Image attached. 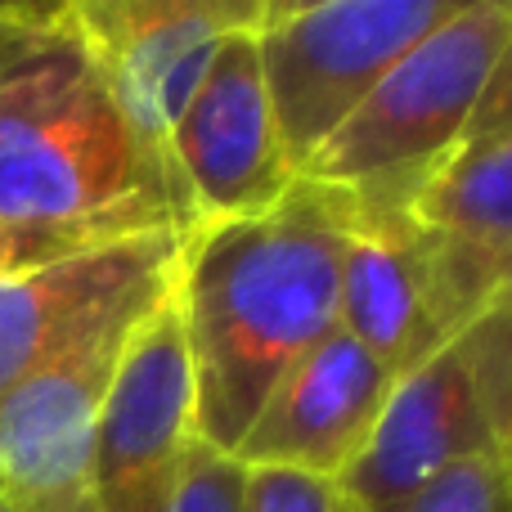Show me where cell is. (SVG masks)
Listing matches in <instances>:
<instances>
[{"label": "cell", "instance_id": "30bf717a", "mask_svg": "<svg viewBox=\"0 0 512 512\" xmlns=\"http://www.w3.org/2000/svg\"><path fill=\"white\" fill-rule=\"evenodd\" d=\"M261 9L265 0H72L126 122L162 158L212 54L225 36L261 23Z\"/></svg>", "mask_w": 512, "mask_h": 512}, {"label": "cell", "instance_id": "ba28073f", "mask_svg": "<svg viewBox=\"0 0 512 512\" xmlns=\"http://www.w3.org/2000/svg\"><path fill=\"white\" fill-rule=\"evenodd\" d=\"M194 445V364L171 283L135 319L99 409V512H167L171 486Z\"/></svg>", "mask_w": 512, "mask_h": 512}, {"label": "cell", "instance_id": "ac0fdd59", "mask_svg": "<svg viewBox=\"0 0 512 512\" xmlns=\"http://www.w3.org/2000/svg\"><path fill=\"white\" fill-rule=\"evenodd\" d=\"M0 512H14V508H9V504H5V499H0Z\"/></svg>", "mask_w": 512, "mask_h": 512}, {"label": "cell", "instance_id": "8992f818", "mask_svg": "<svg viewBox=\"0 0 512 512\" xmlns=\"http://www.w3.org/2000/svg\"><path fill=\"white\" fill-rule=\"evenodd\" d=\"M450 333L512 297V68L490 81L450 153L405 194Z\"/></svg>", "mask_w": 512, "mask_h": 512}, {"label": "cell", "instance_id": "2e32d148", "mask_svg": "<svg viewBox=\"0 0 512 512\" xmlns=\"http://www.w3.org/2000/svg\"><path fill=\"white\" fill-rule=\"evenodd\" d=\"M243 504V463L194 445L171 486L167 512H239Z\"/></svg>", "mask_w": 512, "mask_h": 512}, {"label": "cell", "instance_id": "3957f363", "mask_svg": "<svg viewBox=\"0 0 512 512\" xmlns=\"http://www.w3.org/2000/svg\"><path fill=\"white\" fill-rule=\"evenodd\" d=\"M508 54L504 0H459L441 27L382 72L297 176L355 198H405L459 144Z\"/></svg>", "mask_w": 512, "mask_h": 512}, {"label": "cell", "instance_id": "52a82bcc", "mask_svg": "<svg viewBox=\"0 0 512 512\" xmlns=\"http://www.w3.org/2000/svg\"><path fill=\"white\" fill-rule=\"evenodd\" d=\"M162 292L99 319L86 337H77L0 400V499L14 512H99V409L135 319Z\"/></svg>", "mask_w": 512, "mask_h": 512}, {"label": "cell", "instance_id": "9a60e30c", "mask_svg": "<svg viewBox=\"0 0 512 512\" xmlns=\"http://www.w3.org/2000/svg\"><path fill=\"white\" fill-rule=\"evenodd\" d=\"M239 512H364L337 481L292 468H243Z\"/></svg>", "mask_w": 512, "mask_h": 512}, {"label": "cell", "instance_id": "4fadbf2b", "mask_svg": "<svg viewBox=\"0 0 512 512\" xmlns=\"http://www.w3.org/2000/svg\"><path fill=\"white\" fill-rule=\"evenodd\" d=\"M337 328L351 333L391 378L450 342L432 261L405 216V198H355L337 283Z\"/></svg>", "mask_w": 512, "mask_h": 512}, {"label": "cell", "instance_id": "7a4b0ae2", "mask_svg": "<svg viewBox=\"0 0 512 512\" xmlns=\"http://www.w3.org/2000/svg\"><path fill=\"white\" fill-rule=\"evenodd\" d=\"M346 230L351 194L297 176L279 203L185 239L176 301L203 450H239L274 382L337 328Z\"/></svg>", "mask_w": 512, "mask_h": 512}, {"label": "cell", "instance_id": "8fae6325", "mask_svg": "<svg viewBox=\"0 0 512 512\" xmlns=\"http://www.w3.org/2000/svg\"><path fill=\"white\" fill-rule=\"evenodd\" d=\"M180 256L185 234L153 230L0 279V400L99 319L171 288Z\"/></svg>", "mask_w": 512, "mask_h": 512}, {"label": "cell", "instance_id": "277c9868", "mask_svg": "<svg viewBox=\"0 0 512 512\" xmlns=\"http://www.w3.org/2000/svg\"><path fill=\"white\" fill-rule=\"evenodd\" d=\"M468 459H512V297L391 382L337 486L364 512H400Z\"/></svg>", "mask_w": 512, "mask_h": 512}, {"label": "cell", "instance_id": "9c48e42d", "mask_svg": "<svg viewBox=\"0 0 512 512\" xmlns=\"http://www.w3.org/2000/svg\"><path fill=\"white\" fill-rule=\"evenodd\" d=\"M171 176L189 212V234L239 221L288 194L292 176L261 81L256 27L225 36L194 99L167 140ZM185 234V239H189Z\"/></svg>", "mask_w": 512, "mask_h": 512}, {"label": "cell", "instance_id": "e0dca14e", "mask_svg": "<svg viewBox=\"0 0 512 512\" xmlns=\"http://www.w3.org/2000/svg\"><path fill=\"white\" fill-rule=\"evenodd\" d=\"M23 270H27V261H23V248H18V234L0 221V279L23 274Z\"/></svg>", "mask_w": 512, "mask_h": 512}, {"label": "cell", "instance_id": "5b68a950", "mask_svg": "<svg viewBox=\"0 0 512 512\" xmlns=\"http://www.w3.org/2000/svg\"><path fill=\"white\" fill-rule=\"evenodd\" d=\"M459 0H265L256 23L261 81L292 176Z\"/></svg>", "mask_w": 512, "mask_h": 512}, {"label": "cell", "instance_id": "6da1fadb", "mask_svg": "<svg viewBox=\"0 0 512 512\" xmlns=\"http://www.w3.org/2000/svg\"><path fill=\"white\" fill-rule=\"evenodd\" d=\"M0 221L27 270L135 234H189L167 158L126 122L72 5H0Z\"/></svg>", "mask_w": 512, "mask_h": 512}, {"label": "cell", "instance_id": "5bb4252c", "mask_svg": "<svg viewBox=\"0 0 512 512\" xmlns=\"http://www.w3.org/2000/svg\"><path fill=\"white\" fill-rule=\"evenodd\" d=\"M512 459H468L423 486L400 512H508Z\"/></svg>", "mask_w": 512, "mask_h": 512}, {"label": "cell", "instance_id": "7c38bea8", "mask_svg": "<svg viewBox=\"0 0 512 512\" xmlns=\"http://www.w3.org/2000/svg\"><path fill=\"white\" fill-rule=\"evenodd\" d=\"M391 382L396 378L351 333L333 328L274 382L230 459L337 481L369 441Z\"/></svg>", "mask_w": 512, "mask_h": 512}]
</instances>
